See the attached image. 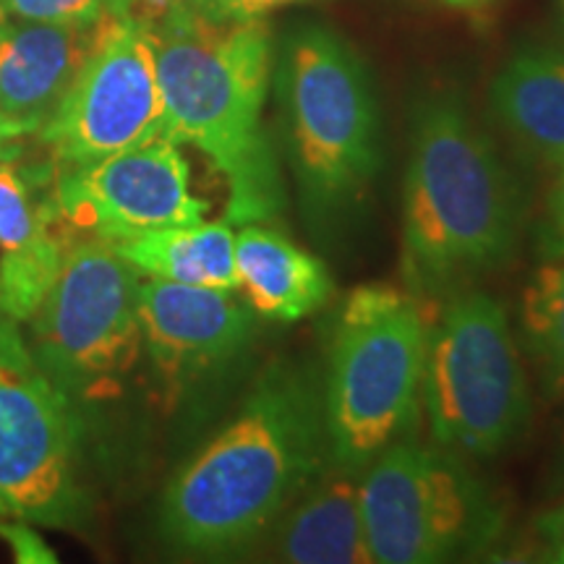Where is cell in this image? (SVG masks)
Here are the masks:
<instances>
[{"label": "cell", "instance_id": "obj_29", "mask_svg": "<svg viewBox=\"0 0 564 564\" xmlns=\"http://www.w3.org/2000/svg\"><path fill=\"white\" fill-rule=\"evenodd\" d=\"M6 21H9V17H6V11H3V6H0V24H6Z\"/></svg>", "mask_w": 564, "mask_h": 564}, {"label": "cell", "instance_id": "obj_20", "mask_svg": "<svg viewBox=\"0 0 564 564\" xmlns=\"http://www.w3.org/2000/svg\"><path fill=\"white\" fill-rule=\"evenodd\" d=\"M6 17L42 24H97L105 11V0H0Z\"/></svg>", "mask_w": 564, "mask_h": 564}, {"label": "cell", "instance_id": "obj_3", "mask_svg": "<svg viewBox=\"0 0 564 564\" xmlns=\"http://www.w3.org/2000/svg\"><path fill=\"white\" fill-rule=\"evenodd\" d=\"M523 196L453 91L413 108L403 192V274L415 295H453L512 262Z\"/></svg>", "mask_w": 564, "mask_h": 564}, {"label": "cell", "instance_id": "obj_14", "mask_svg": "<svg viewBox=\"0 0 564 564\" xmlns=\"http://www.w3.org/2000/svg\"><path fill=\"white\" fill-rule=\"evenodd\" d=\"M53 204L34 202L24 173L0 162V314L30 322L53 288L66 241L53 230Z\"/></svg>", "mask_w": 564, "mask_h": 564}, {"label": "cell", "instance_id": "obj_12", "mask_svg": "<svg viewBox=\"0 0 564 564\" xmlns=\"http://www.w3.org/2000/svg\"><path fill=\"white\" fill-rule=\"evenodd\" d=\"M139 319L141 345L171 403L241 361L257 335V314L232 291L154 278H141Z\"/></svg>", "mask_w": 564, "mask_h": 564}, {"label": "cell", "instance_id": "obj_8", "mask_svg": "<svg viewBox=\"0 0 564 564\" xmlns=\"http://www.w3.org/2000/svg\"><path fill=\"white\" fill-rule=\"evenodd\" d=\"M141 274L108 241L66 243L63 264L32 314V352L76 408L108 403L126 390L141 345Z\"/></svg>", "mask_w": 564, "mask_h": 564}, {"label": "cell", "instance_id": "obj_7", "mask_svg": "<svg viewBox=\"0 0 564 564\" xmlns=\"http://www.w3.org/2000/svg\"><path fill=\"white\" fill-rule=\"evenodd\" d=\"M366 544L377 564H436L491 552L507 514L465 457L398 440L361 474Z\"/></svg>", "mask_w": 564, "mask_h": 564}, {"label": "cell", "instance_id": "obj_6", "mask_svg": "<svg viewBox=\"0 0 564 564\" xmlns=\"http://www.w3.org/2000/svg\"><path fill=\"white\" fill-rule=\"evenodd\" d=\"M421 403L434 444L465 460L510 449L531 423V387L494 295L463 288L429 333Z\"/></svg>", "mask_w": 564, "mask_h": 564}, {"label": "cell", "instance_id": "obj_24", "mask_svg": "<svg viewBox=\"0 0 564 564\" xmlns=\"http://www.w3.org/2000/svg\"><path fill=\"white\" fill-rule=\"evenodd\" d=\"M196 0H133L129 19H137L139 24H154L167 13L178 9H192Z\"/></svg>", "mask_w": 564, "mask_h": 564}, {"label": "cell", "instance_id": "obj_22", "mask_svg": "<svg viewBox=\"0 0 564 564\" xmlns=\"http://www.w3.org/2000/svg\"><path fill=\"white\" fill-rule=\"evenodd\" d=\"M544 253H564V162L560 173L549 188L546 199V220H544V238H541Z\"/></svg>", "mask_w": 564, "mask_h": 564}, {"label": "cell", "instance_id": "obj_16", "mask_svg": "<svg viewBox=\"0 0 564 564\" xmlns=\"http://www.w3.org/2000/svg\"><path fill=\"white\" fill-rule=\"evenodd\" d=\"M238 291L251 312L270 322H299L333 295L322 259L264 225H243L236 236Z\"/></svg>", "mask_w": 564, "mask_h": 564}, {"label": "cell", "instance_id": "obj_5", "mask_svg": "<svg viewBox=\"0 0 564 564\" xmlns=\"http://www.w3.org/2000/svg\"><path fill=\"white\" fill-rule=\"evenodd\" d=\"M429 333L415 295L398 288L364 285L345 299L322 371L329 463L361 476L411 434Z\"/></svg>", "mask_w": 564, "mask_h": 564}, {"label": "cell", "instance_id": "obj_4", "mask_svg": "<svg viewBox=\"0 0 564 564\" xmlns=\"http://www.w3.org/2000/svg\"><path fill=\"white\" fill-rule=\"evenodd\" d=\"M274 89L301 220L316 243L335 249L361 228L384 171L373 79L340 32L308 21L282 37Z\"/></svg>", "mask_w": 564, "mask_h": 564}, {"label": "cell", "instance_id": "obj_23", "mask_svg": "<svg viewBox=\"0 0 564 564\" xmlns=\"http://www.w3.org/2000/svg\"><path fill=\"white\" fill-rule=\"evenodd\" d=\"M535 539L546 562L564 564V499L535 520Z\"/></svg>", "mask_w": 564, "mask_h": 564}, {"label": "cell", "instance_id": "obj_19", "mask_svg": "<svg viewBox=\"0 0 564 564\" xmlns=\"http://www.w3.org/2000/svg\"><path fill=\"white\" fill-rule=\"evenodd\" d=\"M520 327L544 398H564V253H549L533 272L520 303Z\"/></svg>", "mask_w": 564, "mask_h": 564}, {"label": "cell", "instance_id": "obj_11", "mask_svg": "<svg viewBox=\"0 0 564 564\" xmlns=\"http://www.w3.org/2000/svg\"><path fill=\"white\" fill-rule=\"evenodd\" d=\"M51 204L58 220L102 241L204 223L181 144L154 137L131 150L55 171Z\"/></svg>", "mask_w": 564, "mask_h": 564}, {"label": "cell", "instance_id": "obj_31", "mask_svg": "<svg viewBox=\"0 0 564 564\" xmlns=\"http://www.w3.org/2000/svg\"><path fill=\"white\" fill-rule=\"evenodd\" d=\"M0 123H9V121H6V118H3V116H0ZM9 126H11V123H9ZM19 133H21V131H19Z\"/></svg>", "mask_w": 564, "mask_h": 564}, {"label": "cell", "instance_id": "obj_9", "mask_svg": "<svg viewBox=\"0 0 564 564\" xmlns=\"http://www.w3.org/2000/svg\"><path fill=\"white\" fill-rule=\"evenodd\" d=\"M79 449V408L42 369L19 322L0 314V520L82 525Z\"/></svg>", "mask_w": 564, "mask_h": 564}, {"label": "cell", "instance_id": "obj_15", "mask_svg": "<svg viewBox=\"0 0 564 564\" xmlns=\"http://www.w3.org/2000/svg\"><path fill=\"white\" fill-rule=\"evenodd\" d=\"M361 476L329 463L274 523L272 560L291 564H369Z\"/></svg>", "mask_w": 564, "mask_h": 564}, {"label": "cell", "instance_id": "obj_18", "mask_svg": "<svg viewBox=\"0 0 564 564\" xmlns=\"http://www.w3.org/2000/svg\"><path fill=\"white\" fill-rule=\"evenodd\" d=\"M141 278L238 291L236 232L230 223L160 228L108 241Z\"/></svg>", "mask_w": 564, "mask_h": 564}, {"label": "cell", "instance_id": "obj_28", "mask_svg": "<svg viewBox=\"0 0 564 564\" xmlns=\"http://www.w3.org/2000/svg\"><path fill=\"white\" fill-rule=\"evenodd\" d=\"M556 484L564 491V432H562V442H560V463H556Z\"/></svg>", "mask_w": 564, "mask_h": 564}, {"label": "cell", "instance_id": "obj_2", "mask_svg": "<svg viewBox=\"0 0 564 564\" xmlns=\"http://www.w3.org/2000/svg\"><path fill=\"white\" fill-rule=\"evenodd\" d=\"M144 26L165 105L162 137L196 147L220 171L230 225L278 220L285 178L262 123L274 63L270 24L178 9Z\"/></svg>", "mask_w": 564, "mask_h": 564}, {"label": "cell", "instance_id": "obj_17", "mask_svg": "<svg viewBox=\"0 0 564 564\" xmlns=\"http://www.w3.org/2000/svg\"><path fill=\"white\" fill-rule=\"evenodd\" d=\"M491 110L528 158L564 162V53L544 45L520 47L491 84Z\"/></svg>", "mask_w": 564, "mask_h": 564}, {"label": "cell", "instance_id": "obj_10", "mask_svg": "<svg viewBox=\"0 0 564 564\" xmlns=\"http://www.w3.org/2000/svg\"><path fill=\"white\" fill-rule=\"evenodd\" d=\"M162 121L150 32L137 19L108 17L95 51L37 137L61 171L162 137Z\"/></svg>", "mask_w": 564, "mask_h": 564}, {"label": "cell", "instance_id": "obj_1", "mask_svg": "<svg viewBox=\"0 0 564 564\" xmlns=\"http://www.w3.org/2000/svg\"><path fill=\"white\" fill-rule=\"evenodd\" d=\"M327 465L319 366L274 358L238 413L165 486L162 541L194 560L251 552Z\"/></svg>", "mask_w": 564, "mask_h": 564}, {"label": "cell", "instance_id": "obj_27", "mask_svg": "<svg viewBox=\"0 0 564 564\" xmlns=\"http://www.w3.org/2000/svg\"><path fill=\"white\" fill-rule=\"evenodd\" d=\"M442 3L453 6V9H478V6L491 3V0H442Z\"/></svg>", "mask_w": 564, "mask_h": 564}, {"label": "cell", "instance_id": "obj_26", "mask_svg": "<svg viewBox=\"0 0 564 564\" xmlns=\"http://www.w3.org/2000/svg\"><path fill=\"white\" fill-rule=\"evenodd\" d=\"M131 6L133 0H105V11H108L110 17H129Z\"/></svg>", "mask_w": 564, "mask_h": 564}, {"label": "cell", "instance_id": "obj_13", "mask_svg": "<svg viewBox=\"0 0 564 564\" xmlns=\"http://www.w3.org/2000/svg\"><path fill=\"white\" fill-rule=\"evenodd\" d=\"M108 17L87 26L19 19L0 24V116L13 129L34 137L51 121Z\"/></svg>", "mask_w": 564, "mask_h": 564}, {"label": "cell", "instance_id": "obj_21", "mask_svg": "<svg viewBox=\"0 0 564 564\" xmlns=\"http://www.w3.org/2000/svg\"><path fill=\"white\" fill-rule=\"evenodd\" d=\"M308 3V0H196L194 11L209 19H232V21H253L267 19L272 11L288 9V6Z\"/></svg>", "mask_w": 564, "mask_h": 564}, {"label": "cell", "instance_id": "obj_25", "mask_svg": "<svg viewBox=\"0 0 564 564\" xmlns=\"http://www.w3.org/2000/svg\"><path fill=\"white\" fill-rule=\"evenodd\" d=\"M21 139L24 133H19L13 126L0 123V162H17L21 158Z\"/></svg>", "mask_w": 564, "mask_h": 564}, {"label": "cell", "instance_id": "obj_30", "mask_svg": "<svg viewBox=\"0 0 564 564\" xmlns=\"http://www.w3.org/2000/svg\"><path fill=\"white\" fill-rule=\"evenodd\" d=\"M560 9H562V19H564V0H560Z\"/></svg>", "mask_w": 564, "mask_h": 564}]
</instances>
